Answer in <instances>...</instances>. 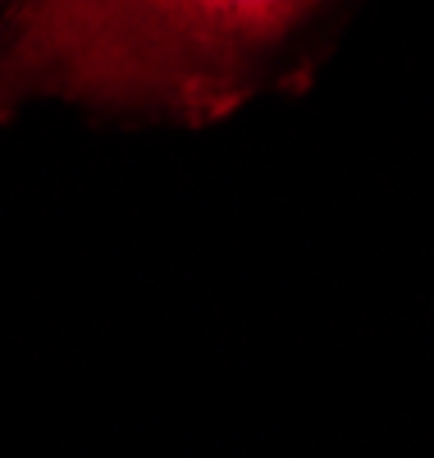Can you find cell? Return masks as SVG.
I'll use <instances>...</instances> for the list:
<instances>
[{"mask_svg":"<svg viewBox=\"0 0 434 458\" xmlns=\"http://www.w3.org/2000/svg\"><path fill=\"white\" fill-rule=\"evenodd\" d=\"M330 0H19L0 47V114L32 97L220 120Z\"/></svg>","mask_w":434,"mask_h":458,"instance_id":"obj_1","label":"cell"}]
</instances>
